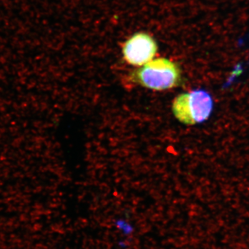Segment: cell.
Here are the masks:
<instances>
[{
	"label": "cell",
	"instance_id": "4",
	"mask_svg": "<svg viewBox=\"0 0 249 249\" xmlns=\"http://www.w3.org/2000/svg\"><path fill=\"white\" fill-rule=\"evenodd\" d=\"M244 71V66L242 64H238L234 69L232 71L231 75L230 78L228 80L227 83H226L225 85L223 87V88H228L235 81V79L237 77L240 76V74H242V72Z\"/></svg>",
	"mask_w": 249,
	"mask_h": 249
},
{
	"label": "cell",
	"instance_id": "3",
	"mask_svg": "<svg viewBox=\"0 0 249 249\" xmlns=\"http://www.w3.org/2000/svg\"><path fill=\"white\" fill-rule=\"evenodd\" d=\"M158 52V44L150 34L138 32L130 36L124 42L122 53L129 65L141 67L153 60Z\"/></svg>",
	"mask_w": 249,
	"mask_h": 249
},
{
	"label": "cell",
	"instance_id": "2",
	"mask_svg": "<svg viewBox=\"0 0 249 249\" xmlns=\"http://www.w3.org/2000/svg\"><path fill=\"white\" fill-rule=\"evenodd\" d=\"M212 96L204 89L182 93L174 99L173 115L181 124L193 125L207 120L213 110Z\"/></svg>",
	"mask_w": 249,
	"mask_h": 249
},
{
	"label": "cell",
	"instance_id": "1",
	"mask_svg": "<svg viewBox=\"0 0 249 249\" xmlns=\"http://www.w3.org/2000/svg\"><path fill=\"white\" fill-rule=\"evenodd\" d=\"M128 77L134 84L155 91L173 89L182 83L179 65L166 58H154L131 71Z\"/></svg>",
	"mask_w": 249,
	"mask_h": 249
}]
</instances>
